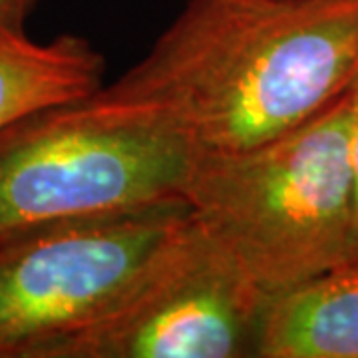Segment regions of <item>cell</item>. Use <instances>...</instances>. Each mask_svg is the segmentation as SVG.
Segmentation results:
<instances>
[{
  "label": "cell",
  "mask_w": 358,
  "mask_h": 358,
  "mask_svg": "<svg viewBox=\"0 0 358 358\" xmlns=\"http://www.w3.org/2000/svg\"><path fill=\"white\" fill-rule=\"evenodd\" d=\"M358 84V0H192L106 102L148 108L203 154L281 138Z\"/></svg>",
  "instance_id": "1"
},
{
  "label": "cell",
  "mask_w": 358,
  "mask_h": 358,
  "mask_svg": "<svg viewBox=\"0 0 358 358\" xmlns=\"http://www.w3.org/2000/svg\"><path fill=\"white\" fill-rule=\"evenodd\" d=\"M352 90L281 138L195 164L193 221L271 299L345 268Z\"/></svg>",
  "instance_id": "2"
},
{
  "label": "cell",
  "mask_w": 358,
  "mask_h": 358,
  "mask_svg": "<svg viewBox=\"0 0 358 358\" xmlns=\"http://www.w3.org/2000/svg\"><path fill=\"white\" fill-rule=\"evenodd\" d=\"M199 148L166 115L96 92L0 131V237L185 201Z\"/></svg>",
  "instance_id": "3"
},
{
  "label": "cell",
  "mask_w": 358,
  "mask_h": 358,
  "mask_svg": "<svg viewBox=\"0 0 358 358\" xmlns=\"http://www.w3.org/2000/svg\"><path fill=\"white\" fill-rule=\"evenodd\" d=\"M189 219V205L179 201L0 237V358H32L40 346L100 319Z\"/></svg>",
  "instance_id": "4"
},
{
  "label": "cell",
  "mask_w": 358,
  "mask_h": 358,
  "mask_svg": "<svg viewBox=\"0 0 358 358\" xmlns=\"http://www.w3.org/2000/svg\"><path fill=\"white\" fill-rule=\"evenodd\" d=\"M268 303L192 217L120 303L32 358H259Z\"/></svg>",
  "instance_id": "5"
},
{
  "label": "cell",
  "mask_w": 358,
  "mask_h": 358,
  "mask_svg": "<svg viewBox=\"0 0 358 358\" xmlns=\"http://www.w3.org/2000/svg\"><path fill=\"white\" fill-rule=\"evenodd\" d=\"M259 358H358V271H333L273 296Z\"/></svg>",
  "instance_id": "6"
},
{
  "label": "cell",
  "mask_w": 358,
  "mask_h": 358,
  "mask_svg": "<svg viewBox=\"0 0 358 358\" xmlns=\"http://www.w3.org/2000/svg\"><path fill=\"white\" fill-rule=\"evenodd\" d=\"M102 56L82 38L0 42V131L40 110L88 98L102 88Z\"/></svg>",
  "instance_id": "7"
},
{
  "label": "cell",
  "mask_w": 358,
  "mask_h": 358,
  "mask_svg": "<svg viewBox=\"0 0 358 358\" xmlns=\"http://www.w3.org/2000/svg\"><path fill=\"white\" fill-rule=\"evenodd\" d=\"M345 268L358 271V84L352 90V138H350V229Z\"/></svg>",
  "instance_id": "8"
},
{
  "label": "cell",
  "mask_w": 358,
  "mask_h": 358,
  "mask_svg": "<svg viewBox=\"0 0 358 358\" xmlns=\"http://www.w3.org/2000/svg\"><path fill=\"white\" fill-rule=\"evenodd\" d=\"M32 0H0V42L26 38L24 20Z\"/></svg>",
  "instance_id": "9"
}]
</instances>
